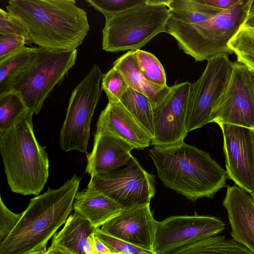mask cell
Wrapping results in <instances>:
<instances>
[{
	"mask_svg": "<svg viewBox=\"0 0 254 254\" xmlns=\"http://www.w3.org/2000/svg\"><path fill=\"white\" fill-rule=\"evenodd\" d=\"M6 9L40 48L77 49L89 31L87 13L74 0H10Z\"/></svg>",
	"mask_w": 254,
	"mask_h": 254,
	"instance_id": "1",
	"label": "cell"
},
{
	"mask_svg": "<svg viewBox=\"0 0 254 254\" xmlns=\"http://www.w3.org/2000/svg\"><path fill=\"white\" fill-rule=\"evenodd\" d=\"M80 180L75 174L60 188H49L31 199L16 226L0 243V254L46 252L48 242L65 224L73 209Z\"/></svg>",
	"mask_w": 254,
	"mask_h": 254,
	"instance_id": "2",
	"label": "cell"
},
{
	"mask_svg": "<svg viewBox=\"0 0 254 254\" xmlns=\"http://www.w3.org/2000/svg\"><path fill=\"white\" fill-rule=\"evenodd\" d=\"M149 154L164 185L191 201L213 198L226 186V171L208 153L185 142L154 146Z\"/></svg>",
	"mask_w": 254,
	"mask_h": 254,
	"instance_id": "3",
	"label": "cell"
},
{
	"mask_svg": "<svg viewBox=\"0 0 254 254\" xmlns=\"http://www.w3.org/2000/svg\"><path fill=\"white\" fill-rule=\"evenodd\" d=\"M29 111L4 132L0 133V151L7 181L13 192L38 195L49 177V161L37 141Z\"/></svg>",
	"mask_w": 254,
	"mask_h": 254,
	"instance_id": "4",
	"label": "cell"
},
{
	"mask_svg": "<svg viewBox=\"0 0 254 254\" xmlns=\"http://www.w3.org/2000/svg\"><path fill=\"white\" fill-rule=\"evenodd\" d=\"M250 0H241L231 8L199 23L189 24L170 19L166 33L173 37L180 49L202 62L221 55L231 54L230 41L246 20Z\"/></svg>",
	"mask_w": 254,
	"mask_h": 254,
	"instance_id": "5",
	"label": "cell"
},
{
	"mask_svg": "<svg viewBox=\"0 0 254 254\" xmlns=\"http://www.w3.org/2000/svg\"><path fill=\"white\" fill-rule=\"evenodd\" d=\"M167 0H147L142 4L105 16L102 48L109 52L140 49L165 32L170 18Z\"/></svg>",
	"mask_w": 254,
	"mask_h": 254,
	"instance_id": "6",
	"label": "cell"
},
{
	"mask_svg": "<svg viewBox=\"0 0 254 254\" xmlns=\"http://www.w3.org/2000/svg\"><path fill=\"white\" fill-rule=\"evenodd\" d=\"M77 55V49L39 47L35 60L13 79L9 91L19 93L29 110L38 114L46 98L74 65Z\"/></svg>",
	"mask_w": 254,
	"mask_h": 254,
	"instance_id": "7",
	"label": "cell"
},
{
	"mask_svg": "<svg viewBox=\"0 0 254 254\" xmlns=\"http://www.w3.org/2000/svg\"><path fill=\"white\" fill-rule=\"evenodd\" d=\"M103 74L99 66L94 64L71 93L60 137V146L66 152L88 154L90 125L100 98Z\"/></svg>",
	"mask_w": 254,
	"mask_h": 254,
	"instance_id": "8",
	"label": "cell"
},
{
	"mask_svg": "<svg viewBox=\"0 0 254 254\" xmlns=\"http://www.w3.org/2000/svg\"><path fill=\"white\" fill-rule=\"evenodd\" d=\"M233 66L228 55L209 59L201 76L191 83L188 132L211 123L212 113L229 85Z\"/></svg>",
	"mask_w": 254,
	"mask_h": 254,
	"instance_id": "9",
	"label": "cell"
},
{
	"mask_svg": "<svg viewBox=\"0 0 254 254\" xmlns=\"http://www.w3.org/2000/svg\"><path fill=\"white\" fill-rule=\"evenodd\" d=\"M87 188L102 192L124 208L150 203L155 193L154 176L145 171L133 156L126 165L92 176Z\"/></svg>",
	"mask_w": 254,
	"mask_h": 254,
	"instance_id": "10",
	"label": "cell"
},
{
	"mask_svg": "<svg viewBox=\"0 0 254 254\" xmlns=\"http://www.w3.org/2000/svg\"><path fill=\"white\" fill-rule=\"evenodd\" d=\"M191 83L184 82L171 86L163 101L153 107L154 137L151 144L165 147L184 142L188 131Z\"/></svg>",
	"mask_w": 254,
	"mask_h": 254,
	"instance_id": "11",
	"label": "cell"
},
{
	"mask_svg": "<svg viewBox=\"0 0 254 254\" xmlns=\"http://www.w3.org/2000/svg\"><path fill=\"white\" fill-rule=\"evenodd\" d=\"M226 224L219 218L200 215H175L158 222L155 234L154 252L166 254L196 240L218 235Z\"/></svg>",
	"mask_w": 254,
	"mask_h": 254,
	"instance_id": "12",
	"label": "cell"
},
{
	"mask_svg": "<svg viewBox=\"0 0 254 254\" xmlns=\"http://www.w3.org/2000/svg\"><path fill=\"white\" fill-rule=\"evenodd\" d=\"M211 123L254 130V101L250 72L244 64L234 63L229 85L212 113Z\"/></svg>",
	"mask_w": 254,
	"mask_h": 254,
	"instance_id": "13",
	"label": "cell"
},
{
	"mask_svg": "<svg viewBox=\"0 0 254 254\" xmlns=\"http://www.w3.org/2000/svg\"><path fill=\"white\" fill-rule=\"evenodd\" d=\"M218 125L223 135L228 178L252 195L254 194V130L227 124Z\"/></svg>",
	"mask_w": 254,
	"mask_h": 254,
	"instance_id": "14",
	"label": "cell"
},
{
	"mask_svg": "<svg viewBox=\"0 0 254 254\" xmlns=\"http://www.w3.org/2000/svg\"><path fill=\"white\" fill-rule=\"evenodd\" d=\"M158 223L151 211L150 203H147L123 208L100 229L127 243L154 251Z\"/></svg>",
	"mask_w": 254,
	"mask_h": 254,
	"instance_id": "15",
	"label": "cell"
},
{
	"mask_svg": "<svg viewBox=\"0 0 254 254\" xmlns=\"http://www.w3.org/2000/svg\"><path fill=\"white\" fill-rule=\"evenodd\" d=\"M92 152L86 154L85 171L91 177L118 169L129 162L134 148L108 131L97 129Z\"/></svg>",
	"mask_w": 254,
	"mask_h": 254,
	"instance_id": "16",
	"label": "cell"
},
{
	"mask_svg": "<svg viewBox=\"0 0 254 254\" xmlns=\"http://www.w3.org/2000/svg\"><path fill=\"white\" fill-rule=\"evenodd\" d=\"M223 206L228 214L231 236L254 254V201L237 186H227Z\"/></svg>",
	"mask_w": 254,
	"mask_h": 254,
	"instance_id": "17",
	"label": "cell"
},
{
	"mask_svg": "<svg viewBox=\"0 0 254 254\" xmlns=\"http://www.w3.org/2000/svg\"><path fill=\"white\" fill-rule=\"evenodd\" d=\"M97 129L108 131L134 149L151 144V138L120 102H108L99 117Z\"/></svg>",
	"mask_w": 254,
	"mask_h": 254,
	"instance_id": "18",
	"label": "cell"
},
{
	"mask_svg": "<svg viewBox=\"0 0 254 254\" xmlns=\"http://www.w3.org/2000/svg\"><path fill=\"white\" fill-rule=\"evenodd\" d=\"M124 208L102 192L86 189L77 192L73 205L74 212L94 228H100Z\"/></svg>",
	"mask_w": 254,
	"mask_h": 254,
	"instance_id": "19",
	"label": "cell"
},
{
	"mask_svg": "<svg viewBox=\"0 0 254 254\" xmlns=\"http://www.w3.org/2000/svg\"><path fill=\"white\" fill-rule=\"evenodd\" d=\"M94 231L87 220L74 212L53 237L51 245L63 247L73 254H99L91 241Z\"/></svg>",
	"mask_w": 254,
	"mask_h": 254,
	"instance_id": "20",
	"label": "cell"
},
{
	"mask_svg": "<svg viewBox=\"0 0 254 254\" xmlns=\"http://www.w3.org/2000/svg\"><path fill=\"white\" fill-rule=\"evenodd\" d=\"M113 67L118 69L126 79L129 87L144 95L153 107L161 103L168 94L171 87H161L148 81L141 73L132 51L118 58Z\"/></svg>",
	"mask_w": 254,
	"mask_h": 254,
	"instance_id": "21",
	"label": "cell"
},
{
	"mask_svg": "<svg viewBox=\"0 0 254 254\" xmlns=\"http://www.w3.org/2000/svg\"><path fill=\"white\" fill-rule=\"evenodd\" d=\"M166 254H254L233 238L215 235L200 238Z\"/></svg>",
	"mask_w": 254,
	"mask_h": 254,
	"instance_id": "22",
	"label": "cell"
},
{
	"mask_svg": "<svg viewBox=\"0 0 254 254\" xmlns=\"http://www.w3.org/2000/svg\"><path fill=\"white\" fill-rule=\"evenodd\" d=\"M171 19L196 24L202 22L224 11L201 2L200 0H167Z\"/></svg>",
	"mask_w": 254,
	"mask_h": 254,
	"instance_id": "23",
	"label": "cell"
},
{
	"mask_svg": "<svg viewBox=\"0 0 254 254\" xmlns=\"http://www.w3.org/2000/svg\"><path fill=\"white\" fill-rule=\"evenodd\" d=\"M38 48L25 46L15 53L0 61V95L9 91L13 79L35 60Z\"/></svg>",
	"mask_w": 254,
	"mask_h": 254,
	"instance_id": "24",
	"label": "cell"
},
{
	"mask_svg": "<svg viewBox=\"0 0 254 254\" xmlns=\"http://www.w3.org/2000/svg\"><path fill=\"white\" fill-rule=\"evenodd\" d=\"M120 102L152 139L154 137L153 106L149 99L128 87Z\"/></svg>",
	"mask_w": 254,
	"mask_h": 254,
	"instance_id": "25",
	"label": "cell"
},
{
	"mask_svg": "<svg viewBox=\"0 0 254 254\" xmlns=\"http://www.w3.org/2000/svg\"><path fill=\"white\" fill-rule=\"evenodd\" d=\"M29 109L20 94L9 91L0 95V131L8 130Z\"/></svg>",
	"mask_w": 254,
	"mask_h": 254,
	"instance_id": "26",
	"label": "cell"
},
{
	"mask_svg": "<svg viewBox=\"0 0 254 254\" xmlns=\"http://www.w3.org/2000/svg\"><path fill=\"white\" fill-rule=\"evenodd\" d=\"M238 63L254 71V30L242 26L228 44Z\"/></svg>",
	"mask_w": 254,
	"mask_h": 254,
	"instance_id": "27",
	"label": "cell"
},
{
	"mask_svg": "<svg viewBox=\"0 0 254 254\" xmlns=\"http://www.w3.org/2000/svg\"><path fill=\"white\" fill-rule=\"evenodd\" d=\"M132 52L141 73L148 81L161 87L167 86L164 67L153 54L140 49Z\"/></svg>",
	"mask_w": 254,
	"mask_h": 254,
	"instance_id": "28",
	"label": "cell"
},
{
	"mask_svg": "<svg viewBox=\"0 0 254 254\" xmlns=\"http://www.w3.org/2000/svg\"><path fill=\"white\" fill-rule=\"evenodd\" d=\"M101 87L111 102H120L129 87L122 73L114 67L103 74Z\"/></svg>",
	"mask_w": 254,
	"mask_h": 254,
	"instance_id": "29",
	"label": "cell"
},
{
	"mask_svg": "<svg viewBox=\"0 0 254 254\" xmlns=\"http://www.w3.org/2000/svg\"><path fill=\"white\" fill-rule=\"evenodd\" d=\"M147 0H86L90 6L104 16L115 14L134 6L142 4Z\"/></svg>",
	"mask_w": 254,
	"mask_h": 254,
	"instance_id": "30",
	"label": "cell"
},
{
	"mask_svg": "<svg viewBox=\"0 0 254 254\" xmlns=\"http://www.w3.org/2000/svg\"><path fill=\"white\" fill-rule=\"evenodd\" d=\"M94 234L109 249L111 253H120L124 254H147L150 251L111 236L103 232L100 228L94 229Z\"/></svg>",
	"mask_w": 254,
	"mask_h": 254,
	"instance_id": "31",
	"label": "cell"
},
{
	"mask_svg": "<svg viewBox=\"0 0 254 254\" xmlns=\"http://www.w3.org/2000/svg\"><path fill=\"white\" fill-rule=\"evenodd\" d=\"M0 35L15 36L25 38L31 45L26 29L13 15L2 8L0 9Z\"/></svg>",
	"mask_w": 254,
	"mask_h": 254,
	"instance_id": "32",
	"label": "cell"
},
{
	"mask_svg": "<svg viewBox=\"0 0 254 254\" xmlns=\"http://www.w3.org/2000/svg\"><path fill=\"white\" fill-rule=\"evenodd\" d=\"M22 212L16 214L10 211L0 198V243L4 240L16 226Z\"/></svg>",
	"mask_w": 254,
	"mask_h": 254,
	"instance_id": "33",
	"label": "cell"
},
{
	"mask_svg": "<svg viewBox=\"0 0 254 254\" xmlns=\"http://www.w3.org/2000/svg\"><path fill=\"white\" fill-rule=\"evenodd\" d=\"M28 44L26 39L15 36L0 35V61L15 53Z\"/></svg>",
	"mask_w": 254,
	"mask_h": 254,
	"instance_id": "34",
	"label": "cell"
},
{
	"mask_svg": "<svg viewBox=\"0 0 254 254\" xmlns=\"http://www.w3.org/2000/svg\"><path fill=\"white\" fill-rule=\"evenodd\" d=\"M241 0H200L203 3L223 10L229 9L238 3Z\"/></svg>",
	"mask_w": 254,
	"mask_h": 254,
	"instance_id": "35",
	"label": "cell"
},
{
	"mask_svg": "<svg viewBox=\"0 0 254 254\" xmlns=\"http://www.w3.org/2000/svg\"><path fill=\"white\" fill-rule=\"evenodd\" d=\"M91 241L95 250L99 254H109V249L95 236L94 232L91 235Z\"/></svg>",
	"mask_w": 254,
	"mask_h": 254,
	"instance_id": "36",
	"label": "cell"
},
{
	"mask_svg": "<svg viewBox=\"0 0 254 254\" xmlns=\"http://www.w3.org/2000/svg\"><path fill=\"white\" fill-rule=\"evenodd\" d=\"M45 254H73L67 250L60 247L50 245Z\"/></svg>",
	"mask_w": 254,
	"mask_h": 254,
	"instance_id": "37",
	"label": "cell"
},
{
	"mask_svg": "<svg viewBox=\"0 0 254 254\" xmlns=\"http://www.w3.org/2000/svg\"><path fill=\"white\" fill-rule=\"evenodd\" d=\"M243 26L254 30V14L248 16Z\"/></svg>",
	"mask_w": 254,
	"mask_h": 254,
	"instance_id": "38",
	"label": "cell"
},
{
	"mask_svg": "<svg viewBox=\"0 0 254 254\" xmlns=\"http://www.w3.org/2000/svg\"><path fill=\"white\" fill-rule=\"evenodd\" d=\"M250 70V69H249ZM250 76H251V85H252V90L253 97L254 101V71L251 70H250Z\"/></svg>",
	"mask_w": 254,
	"mask_h": 254,
	"instance_id": "39",
	"label": "cell"
},
{
	"mask_svg": "<svg viewBox=\"0 0 254 254\" xmlns=\"http://www.w3.org/2000/svg\"><path fill=\"white\" fill-rule=\"evenodd\" d=\"M254 14V0H250L248 15Z\"/></svg>",
	"mask_w": 254,
	"mask_h": 254,
	"instance_id": "40",
	"label": "cell"
},
{
	"mask_svg": "<svg viewBox=\"0 0 254 254\" xmlns=\"http://www.w3.org/2000/svg\"><path fill=\"white\" fill-rule=\"evenodd\" d=\"M46 252L43 251H35V252H31L27 254H45Z\"/></svg>",
	"mask_w": 254,
	"mask_h": 254,
	"instance_id": "41",
	"label": "cell"
},
{
	"mask_svg": "<svg viewBox=\"0 0 254 254\" xmlns=\"http://www.w3.org/2000/svg\"><path fill=\"white\" fill-rule=\"evenodd\" d=\"M147 254H157L154 251H149Z\"/></svg>",
	"mask_w": 254,
	"mask_h": 254,
	"instance_id": "42",
	"label": "cell"
},
{
	"mask_svg": "<svg viewBox=\"0 0 254 254\" xmlns=\"http://www.w3.org/2000/svg\"><path fill=\"white\" fill-rule=\"evenodd\" d=\"M109 254H123V253H110Z\"/></svg>",
	"mask_w": 254,
	"mask_h": 254,
	"instance_id": "43",
	"label": "cell"
},
{
	"mask_svg": "<svg viewBox=\"0 0 254 254\" xmlns=\"http://www.w3.org/2000/svg\"><path fill=\"white\" fill-rule=\"evenodd\" d=\"M252 197L253 198L254 201V194L251 195Z\"/></svg>",
	"mask_w": 254,
	"mask_h": 254,
	"instance_id": "44",
	"label": "cell"
}]
</instances>
